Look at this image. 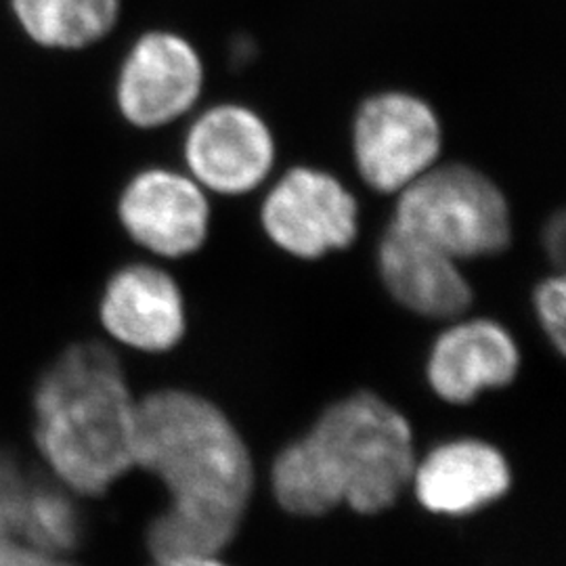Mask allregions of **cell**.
Masks as SVG:
<instances>
[{
  "mask_svg": "<svg viewBox=\"0 0 566 566\" xmlns=\"http://www.w3.org/2000/svg\"><path fill=\"white\" fill-rule=\"evenodd\" d=\"M133 462L170 493L168 510L147 531L156 560L219 556L231 544L254 489V465L219 405L182 388L143 397Z\"/></svg>",
  "mask_w": 566,
  "mask_h": 566,
  "instance_id": "obj_1",
  "label": "cell"
},
{
  "mask_svg": "<svg viewBox=\"0 0 566 566\" xmlns=\"http://www.w3.org/2000/svg\"><path fill=\"white\" fill-rule=\"evenodd\" d=\"M413 430L403 413L371 390L325 407L303 439L277 455L273 493L292 514L322 516L334 507L378 514L392 506L416 470Z\"/></svg>",
  "mask_w": 566,
  "mask_h": 566,
  "instance_id": "obj_2",
  "label": "cell"
},
{
  "mask_svg": "<svg viewBox=\"0 0 566 566\" xmlns=\"http://www.w3.org/2000/svg\"><path fill=\"white\" fill-rule=\"evenodd\" d=\"M36 443L61 483L103 495L133 462V397L118 357L103 344H74L36 390Z\"/></svg>",
  "mask_w": 566,
  "mask_h": 566,
  "instance_id": "obj_3",
  "label": "cell"
},
{
  "mask_svg": "<svg viewBox=\"0 0 566 566\" xmlns=\"http://www.w3.org/2000/svg\"><path fill=\"white\" fill-rule=\"evenodd\" d=\"M392 221L460 263L502 254L514 235L502 187L464 163H437L407 185L397 193Z\"/></svg>",
  "mask_w": 566,
  "mask_h": 566,
  "instance_id": "obj_4",
  "label": "cell"
},
{
  "mask_svg": "<svg viewBox=\"0 0 566 566\" xmlns=\"http://www.w3.org/2000/svg\"><path fill=\"white\" fill-rule=\"evenodd\" d=\"M443 124L430 103L405 91L367 97L353 118V160L365 185L397 196L439 163Z\"/></svg>",
  "mask_w": 566,
  "mask_h": 566,
  "instance_id": "obj_5",
  "label": "cell"
},
{
  "mask_svg": "<svg viewBox=\"0 0 566 566\" xmlns=\"http://www.w3.org/2000/svg\"><path fill=\"white\" fill-rule=\"evenodd\" d=\"M264 235L301 261H319L350 248L359 235V202L338 177L294 166L264 196Z\"/></svg>",
  "mask_w": 566,
  "mask_h": 566,
  "instance_id": "obj_6",
  "label": "cell"
},
{
  "mask_svg": "<svg viewBox=\"0 0 566 566\" xmlns=\"http://www.w3.org/2000/svg\"><path fill=\"white\" fill-rule=\"evenodd\" d=\"M189 177L206 191L238 198L259 189L277 160L273 130L242 103H219L191 122L182 142Z\"/></svg>",
  "mask_w": 566,
  "mask_h": 566,
  "instance_id": "obj_7",
  "label": "cell"
},
{
  "mask_svg": "<svg viewBox=\"0 0 566 566\" xmlns=\"http://www.w3.org/2000/svg\"><path fill=\"white\" fill-rule=\"evenodd\" d=\"M118 214L135 242L172 261L198 254L212 223L208 191L193 177L168 168L143 170L128 182Z\"/></svg>",
  "mask_w": 566,
  "mask_h": 566,
  "instance_id": "obj_8",
  "label": "cell"
},
{
  "mask_svg": "<svg viewBox=\"0 0 566 566\" xmlns=\"http://www.w3.org/2000/svg\"><path fill=\"white\" fill-rule=\"evenodd\" d=\"M202 91L203 63L196 46L172 32H149L122 65L118 105L133 126L149 130L187 116Z\"/></svg>",
  "mask_w": 566,
  "mask_h": 566,
  "instance_id": "obj_9",
  "label": "cell"
},
{
  "mask_svg": "<svg viewBox=\"0 0 566 566\" xmlns=\"http://www.w3.org/2000/svg\"><path fill=\"white\" fill-rule=\"evenodd\" d=\"M376 263L392 301L422 319L453 322L474 303L462 263L395 221L380 238Z\"/></svg>",
  "mask_w": 566,
  "mask_h": 566,
  "instance_id": "obj_10",
  "label": "cell"
},
{
  "mask_svg": "<svg viewBox=\"0 0 566 566\" xmlns=\"http://www.w3.org/2000/svg\"><path fill=\"white\" fill-rule=\"evenodd\" d=\"M521 364V348L506 325L486 317H460L432 343L426 380L441 401L468 405L485 390L512 385Z\"/></svg>",
  "mask_w": 566,
  "mask_h": 566,
  "instance_id": "obj_11",
  "label": "cell"
},
{
  "mask_svg": "<svg viewBox=\"0 0 566 566\" xmlns=\"http://www.w3.org/2000/svg\"><path fill=\"white\" fill-rule=\"evenodd\" d=\"M102 322L118 343L142 353H168L187 334V303L177 280L154 264H130L105 287Z\"/></svg>",
  "mask_w": 566,
  "mask_h": 566,
  "instance_id": "obj_12",
  "label": "cell"
},
{
  "mask_svg": "<svg viewBox=\"0 0 566 566\" xmlns=\"http://www.w3.org/2000/svg\"><path fill=\"white\" fill-rule=\"evenodd\" d=\"M411 483L430 512L468 514L506 493L510 465L497 447L460 439L432 449L416 464Z\"/></svg>",
  "mask_w": 566,
  "mask_h": 566,
  "instance_id": "obj_13",
  "label": "cell"
},
{
  "mask_svg": "<svg viewBox=\"0 0 566 566\" xmlns=\"http://www.w3.org/2000/svg\"><path fill=\"white\" fill-rule=\"evenodd\" d=\"M25 32L53 49H82L116 25L120 0H13Z\"/></svg>",
  "mask_w": 566,
  "mask_h": 566,
  "instance_id": "obj_14",
  "label": "cell"
},
{
  "mask_svg": "<svg viewBox=\"0 0 566 566\" xmlns=\"http://www.w3.org/2000/svg\"><path fill=\"white\" fill-rule=\"evenodd\" d=\"M81 512L65 491L46 483L25 486L18 539L51 556H63L81 544Z\"/></svg>",
  "mask_w": 566,
  "mask_h": 566,
  "instance_id": "obj_15",
  "label": "cell"
},
{
  "mask_svg": "<svg viewBox=\"0 0 566 566\" xmlns=\"http://www.w3.org/2000/svg\"><path fill=\"white\" fill-rule=\"evenodd\" d=\"M535 319L544 336L556 348L558 355L566 350V282L565 275L556 271L547 275L533 290Z\"/></svg>",
  "mask_w": 566,
  "mask_h": 566,
  "instance_id": "obj_16",
  "label": "cell"
},
{
  "mask_svg": "<svg viewBox=\"0 0 566 566\" xmlns=\"http://www.w3.org/2000/svg\"><path fill=\"white\" fill-rule=\"evenodd\" d=\"M28 479L18 462L0 449V547L18 539L20 510Z\"/></svg>",
  "mask_w": 566,
  "mask_h": 566,
  "instance_id": "obj_17",
  "label": "cell"
},
{
  "mask_svg": "<svg viewBox=\"0 0 566 566\" xmlns=\"http://www.w3.org/2000/svg\"><path fill=\"white\" fill-rule=\"evenodd\" d=\"M0 566H76L63 556H51L34 547L25 546L20 539H11L0 547Z\"/></svg>",
  "mask_w": 566,
  "mask_h": 566,
  "instance_id": "obj_18",
  "label": "cell"
},
{
  "mask_svg": "<svg viewBox=\"0 0 566 566\" xmlns=\"http://www.w3.org/2000/svg\"><path fill=\"white\" fill-rule=\"evenodd\" d=\"M565 214L556 212L546 223V229L542 233V243H544L547 259L556 264V271H560V273H563V264H565Z\"/></svg>",
  "mask_w": 566,
  "mask_h": 566,
  "instance_id": "obj_19",
  "label": "cell"
},
{
  "mask_svg": "<svg viewBox=\"0 0 566 566\" xmlns=\"http://www.w3.org/2000/svg\"><path fill=\"white\" fill-rule=\"evenodd\" d=\"M154 566H227L219 560V556H185V558H170V560H156Z\"/></svg>",
  "mask_w": 566,
  "mask_h": 566,
  "instance_id": "obj_20",
  "label": "cell"
}]
</instances>
